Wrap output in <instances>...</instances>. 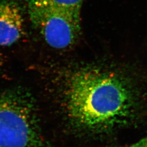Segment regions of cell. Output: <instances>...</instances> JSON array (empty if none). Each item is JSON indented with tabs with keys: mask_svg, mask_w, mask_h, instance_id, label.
I'll list each match as a JSON object with an SVG mask.
<instances>
[{
	"mask_svg": "<svg viewBox=\"0 0 147 147\" xmlns=\"http://www.w3.org/2000/svg\"><path fill=\"white\" fill-rule=\"evenodd\" d=\"M111 71L89 69L74 74L66 90L69 118L78 130L106 134L147 116V86Z\"/></svg>",
	"mask_w": 147,
	"mask_h": 147,
	"instance_id": "1",
	"label": "cell"
},
{
	"mask_svg": "<svg viewBox=\"0 0 147 147\" xmlns=\"http://www.w3.org/2000/svg\"><path fill=\"white\" fill-rule=\"evenodd\" d=\"M0 147H51L39 126L33 99L24 89L0 92Z\"/></svg>",
	"mask_w": 147,
	"mask_h": 147,
	"instance_id": "2",
	"label": "cell"
},
{
	"mask_svg": "<svg viewBox=\"0 0 147 147\" xmlns=\"http://www.w3.org/2000/svg\"><path fill=\"white\" fill-rule=\"evenodd\" d=\"M34 26L51 47L62 49L73 44L81 31V11L53 5H28Z\"/></svg>",
	"mask_w": 147,
	"mask_h": 147,
	"instance_id": "3",
	"label": "cell"
},
{
	"mask_svg": "<svg viewBox=\"0 0 147 147\" xmlns=\"http://www.w3.org/2000/svg\"><path fill=\"white\" fill-rule=\"evenodd\" d=\"M21 6L16 0H0V46L16 43L24 32Z\"/></svg>",
	"mask_w": 147,
	"mask_h": 147,
	"instance_id": "4",
	"label": "cell"
},
{
	"mask_svg": "<svg viewBox=\"0 0 147 147\" xmlns=\"http://www.w3.org/2000/svg\"><path fill=\"white\" fill-rule=\"evenodd\" d=\"M84 0H28V5H53L70 10L81 11Z\"/></svg>",
	"mask_w": 147,
	"mask_h": 147,
	"instance_id": "5",
	"label": "cell"
},
{
	"mask_svg": "<svg viewBox=\"0 0 147 147\" xmlns=\"http://www.w3.org/2000/svg\"><path fill=\"white\" fill-rule=\"evenodd\" d=\"M115 147H147V135L141 140L129 145Z\"/></svg>",
	"mask_w": 147,
	"mask_h": 147,
	"instance_id": "6",
	"label": "cell"
},
{
	"mask_svg": "<svg viewBox=\"0 0 147 147\" xmlns=\"http://www.w3.org/2000/svg\"><path fill=\"white\" fill-rule=\"evenodd\" d=\"M2 55L0 53V67L2 66Z\"/></svg>",
	"mask_w": 147,
	"mask_h": 147,
	"instance_id": "7",
	"label": "cell"
}]
</instances>
